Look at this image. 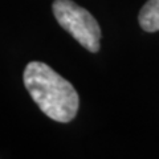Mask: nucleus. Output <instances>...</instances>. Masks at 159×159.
<instances>
[{"instance_id": "nucleus-2", "label": "nucleus", "mask_w": 159, "mask_h": 159, "mask_svg": "<svg viewBox=\"0 0 159 159\" xmlns=\"http://www.w3.org/2000/svg\"><path fill=\"white\" fill-rule=\"evenodd\" d=\"M52 8L57 23L73 39L89 52H98L101 29L92 13L72 0H56Z\"/></svg>"}, {"instance_id": "nucleus-1", "label": "nucleus", "mask_w": 159, "mask_h": 159, "mask_svg": "<svg viewBox=\"0 0 159 159\" xmlns=\"http://www.w3.org/2000/svg\"><path fill=\"white\" fill-rule=\"evenodd\" d=\"M24 85L45 116L70 122L78 111V94L70 82L44 62L32 61L24 70Z\"/></svg>"}, {"instance_id": "nucleus-3", "label": "nucleus", "mask_w": 159, "mask_h": 159, "mask_svg": "<svg viewBox=\"0 0 159 159\" xmlns=\"http://www.w3.org/2000/svg\"><path fill=\"white\" fill-rule=\"evenodd\" d=\"M138 20L143 31H159V0H147L139 12Z\"/></svg>"}]
</instances>
